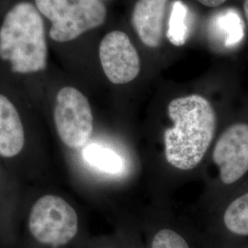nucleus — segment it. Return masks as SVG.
Here are the masks:
<instances>
[{
	"label": "nucleus",
	"mask_w": 248,
	"mask_h": 248,
	"mask_svg": "<svg viewBox=\"0 0 248 248\" xmlns=\"http://www.w3.org/2000/svg\"><path fill=\"white\" fill-rule=\"evenodd\" d=\"M167 118L155 133V154L170 173H192L203 166L217 136L216 110L203 95L191 93L172 98Z\"/></svg>",
	"instance_id": "1"
},
{
	"label": "nucleus",
	"mask_w": 248,
	"mask_h": 248,
	"mask_svg": "<svg viewBox=\"0 0 248 248\" xmlns=\"http://www.w3.org/2000/svg\"><path fill=\"white\" fill-rule=\"evenodd\" d=\"M0 58L18 74H33L46 68L45 22L32 3L19 2L6 13L0 27Z\"/></svg>",
	"instance_id": "2"
},
{
	"label": "nucleus",
	"mask_w": 248,
	"mask_h": 248,
	"mask_svg": "<svg viewBox=\"0 0 248 248\" xmlns=\"http://www.w3.org/2000/svg\"><path fill=\"white\" fill-rule=\"evenodd\" d=\"M42 16L52 22L50 37L56 43H68L103 25L106 7L101 0H34Z\"/></svg>",
	"instance_id": "3"
},
{
	"label": "nucleus",
	"mask_w": 248,
	"mask_h": 248,
	"mask_svg": "<svg viewBox=\"0 0 248 248\" xmlns=\"http://www.w3.org/2000/svg\"><path fill=\"white\" fill-rule=\"evenodd\" d=\"M31 234L43 245L65 246L78 232V216L74 207L61 197L46 195L36 202L29 219Z\"/></svg>",
	"instance_id": "4"
},
{
	"label": "nucleus",
	"mask_w": 248,
	"mask_h": 248,
	"mask_svg": "<svg viewBox=\"0 0 248 248\" xmlns=\"http://www.w3.org/2000/svg\"><path fill=\"white\" fill-rule=\"evenodd\" d=\"M54 124L62 141L71 149L85 148L93 130L94 117L88 98L74 87H64L57 94Z\"/></svg>",
	"instance_id": "5"
},
{
	"label": "nucleus",
	"mask_w": 248,
	"mask_h": 248,
	"mask_svg": "<svg viewBox=\"0 0 248 248\" xmlns=\"http://www.w3.org/2000/svg\"><path fill=\"white\" fill-rule=\"evenodd\" d=\"M215 168L223 186L239 181L248 172V124L235 123L216 136L206 160Z\"/></svg>",
	"instance_id": "6"
},
{
	"label": "nucleus",
	"mask_w": 248,
	"mask_h": 248,
	"mask_svg": "<svg viewBox=\"0 0 248 248\" xmlns=\"http://www.w3.org/2000/svg\"><path fill=\"white\" fill-rule=\"evenodd\" d=\"M98 56L107 78L114 85H127L141 73L140 55L130 37L122 31H112L104 36Z\"/></svg>",
	"instance_id": "7"
},
{
	"label": "nucleus",
	"mask_w": 248,
	"mask_h": 248,
	"mask_svg": "<svg viewBox=\"0 0 248 248\" xmlns=\"http://www.w3.org/2000/svg\"><path fill=\"white\" fill-rule=\"evenodd\" d=\"M169 0H137L132 12V25L143 45L159 47Z\"/></svg>",
	"instance_id": "8"
},
{
	"label": "nucleus",
	"mask_w": 248,
	"mask_h": 248,
	"mask_svg": "<svg viewBox=\"0 0 248 248\" xmlns=\"http://www.w3.org/2000/svg\"><path fill=\"white\" fill-rule=\"evenodd\" d=\"M24 142V129L17 108L9 98L0 94V155L16 156Z\"/></svg>",
	"instance_id": "9"
},
{
	"label": "nucleus",
	"mask_w": 248,
	"mask_h": 248,
	"mask_svg": "<svg viewBox=\"0 0 248 248\" xmlns=\"http://www.w3.org/2000/svg\"><path fill=\"white\" fill-rule=\"evenodd\" d=\"M84 160L92 168L108 175H119L125 170L124 160L116 151L99 143H90L83 149Z\"/></svg>",
	"instance_id": "10"
},
{
	"label": "nucleus",
	"mask_w": 248,
	"mask_h": 248,
	"mask_svg": "<svg viewBox=\"0 0 248 248\" xmlns=\"http://www.w3.org/2000/svg\"><path fill=\"white\" fill-rule=\"evenodd\" d=\"M222 222L232 233L248 236V191L226 206L222 214Z\"/></svg>",
	"instance_id": "11"
},
{
	"label": "nucleus",
	"mask_w": 248,
	"mask_h": 248,
	"mask_svg": "<svg viewBox=\"0 0 248 248\" xmlns=\"http://www.w3.org/2000/svg\"><path fill=\"white\" fill-rule=\"evenodd\" d=\"M167 36L175 46L185 45L188 37V11L186 5L176 0L172 4Z\"/></svg>",
	"instance_id": "12"
},
{
	"label": "nucleus",
	"mask_w": 248,
	"mask_h": 248,
	"mask_svg": "<svg viewBox=\"0 0 248 248\" xmlns=\"http://www.w3.org/2000/svg\"><path fill=\"white\" fill-rule=\"evenodd\" d=\"M217 19V30L223 40V45L232 47L244 38V25L237 12L228 9L220 13Z\"/></svg>",
	"instance_id": "13"
},
{
	"label": "nucleus",
	"mask_w": 248,
	"mask_h": 248,
	"mask_svg": "<svg viewBox=\"0 0 248 248\" xmlns=\"http://www.w3.org/2000/svg\"><path fill=\"white\" fill-rule=\"evenodd\" d=\"M150 248H190L186 240L172 228H161L151 241Z\"/></svg>",
	"instance_id": "14"
},
{
	"label": "nucleus",
	"mask_w": 248,
	"mask_h": 248,
	"mask_svg": "<svg viewBox=\"0 0 248 248\" xmlns=\"http://www.w3.org/2000/svg\"><path fill=\"white\" fill-rule=\"evenodd\" d=\"M198 2H200L202 5H203L205 7L208 8H217L222 6V4H224L227 0H197Z\"/></svg>",
	"instance_id": "15"
},
{
	"label": "nucleus",
	"mask_w": 248,
	"mask_h": 248,
	"mask_svg": "<svg viewBox=\"0 0 248 248\" xmlns=\"http://www.w3.org/2000/svg\"><path fill=\"white\" fill-rule=\"evenodd\" d=\"M244 11H245V16H246L248 22V0H245V2H244Z\"/></svg>",
	"instance_id": "16"
}]
</instances>
